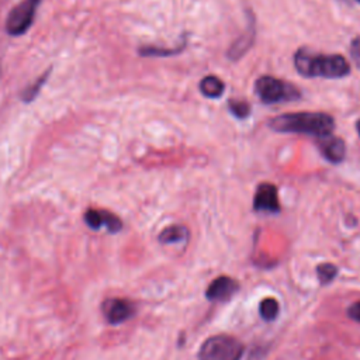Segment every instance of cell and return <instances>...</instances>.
Returning <instances> with one entry per match:
<instances>
[{"label":"cell","instance_id":"6da1fadb","mask_svg":"<svg viewBox=\"0 0 360 360\" xmlns=\"http://www.w3.org/2000/svg\"><path fill=\"white\" fill-rule=\"evenodd\" d=\"M269 129L282 134H304L318 138L334 134L335 120L321 111H297L280 114L269 120Z\"/></svg>","mask_w":360,"mask_h":360},{"label":"cell","instance_id":"7a4b0ae2","mask_svg":"<svg viewBox=\"0 0 360 360\" xmlns=\"http://www.w3.org/2000/svg\"><path fill=\"white\" fill-rule=\"evenodd\" d=\"M294 68L307 79H342L352 70L346 58L339 54H318L307 48L294 54Z\"/></svg>","mask_w":360,"mask_h":360},{"label":"cell","instance_id":"3957f363","mask_svg":"<svg viewBox=\"0 0 360 360\" xmlns=\"http://www.w3.org/2000/svg\"><path fill=\"white\" fill-rule=\"evenodd\" d=\"M255 92L263 104H277L301 99V92L290 82L274 76H260L255 82Z\"/></svg>","mask_w":360,"mask_h":360},{"label":"cell","instance_id":"277c9868","mask_svg":"<svg viewBox=\"0 0 360 360\" xmlns=\"http://www.w3.org/2000/svg\"><path fill=\"white\" fill-rule=\"evenodd\" d=\"M244 345L229 335L209 338L198 352V360H241Z\"/></svg>","mask_w":360,"mask_h":360},{"label":"cell","instance_id":"5b68a950","mask_svg":"<svg viewBox=\"0 0 360 360\" xmlns=\"http://www.w3.org/2000/svg\"><path fill=\"white\" fill-rule=\"evenodd\" d=\"M39 0H23L10 10L6 19V31L13 37H20L28 31L34 23Z\"/></svg>","mask_w":360,"mask_h":360},{"label":"cell","instance_id":"8992f818","mask_svg":"<svg viewBox=\"0 0 360 360\" xmlns=\"http://www.w3.org/2000/svg\"><path fill=\"white\" fill-rule=\"evenodd\" d=\"M103 314L108 324L120 325L134 316L135 305L124 299H110L103 303Z\"/></svg>","mask_w":360,"mask_h":360},{"label":"cell","instance_id":"52a82bcc","mask_svg":"<svg viewBox=\"0 0 360 360\" xmlns=\"http://www.w3.org/2000/svg\"><path fill=\"white\" fill-rule=\"evenodd\" d=\"M254 210L258 213L277 214L280 211L278 193L273 183H260L254 197Z\"/></svg>","mask_w":360,"mask_h":360},{"label":"cell","instance_id":"ba28073f","mask_svg":"<svg viewBox=\"0 0 360 360\" xmlns=\"http://www.w3.org/2000/svg\"><path fill=\"white\" fill-rule=\"evenodd\" d=\"M239 290V283L228 276H220L206 290V297L214 303H222L232 299Z\"/></svg>","mask_w":360,"mask_h":360},{"label":"cell","instance_id":"9c48e42d","mask_svg":"<svg viewBox=\"0 0 360 360\" xmlns=\"http://www.w3.org/2000/svg\"><path fill=\"white\" fill-rule=\"evenodd\" d=\"M85 222L92 229L107 228L108 232H111V234H115L118 231H122V228H123L122 220H120L115 214H113L110 211H106V210L89 209L85 213Z\"/></svg>","mask_w":360,"mask_h":360},{"label":"cell","instance_id":"30bf717a","mask_svg":"<svg viewBox=\"0 0 360 360\" xmlns=\"http://www.w3.org/2000/svg\"><path fill=\"white\" fill-rule=\"evenodd\" d=\"M316 145H318L319 152L323 153V156L330 164L338 165L345 159V155H346L345 141L339 137H335L334 134L318 138Z\"/></svg>","mask_w":360,"mask_h":360},{"label":"cell","instance_id":"8fae6325","mask_svg":"<svg viewBox=\"0 0 360 360\" xmlns=\"http://www.w3.org/2000/svg\"><path fill=\"white\" fill-rule=\"evenodd\" d=\"M255 34H256L255 19H254V16H249V27L247 28L244 35L239 37L236 41L229 47V50L227 53V58L234 62L241 59L252 48V46L255 43Z\"/></svg>","mask_w":360,"mask_h":360},{"label":"cell","instance_id":"7c38bea8","mask_svg":"<svg viewBox=\"0 0 360 360\" xmlns=\"http://www.w3.org/2000/svg\"><path fill=\"white\" fill-rule=\"evenodd\" d=\"M198 88H200V92H202V95L209 99H218L225 92L224 82L220 77H217L214 75H209V76L203 77Z\"/></svg>","mask_w":360,"mask_h":360},{"label":"cell","instance_id":"4fadbf2b","mask_svg":"<svg viewBox=\"0 0 360 360\" xmlns=\"http://www.w3.org/2000/svg\"><path fill=\"white\" fill-rule=\"evenodd\" d=\"M187 47V38L183 37L180 46L175 47V48H162V47H153V46H148V47H141L138 50V54L141 57H153V58H167V57H173V55H179L182 54Z\"/></svg>","mask_w":360,"mask_h":360},{"label":"cell","instance_id":"5bb4252c","mask_svg":"<svg viewBox=\"0 0 360 360\" xmlns=\"http://www.w3.org/2000/svg\"><path fill=\"white\" fill-rule=\"evenodd\" d=\"M189 238V229L184 225H171L165 228L161 235H159V241L162 244H178L183 243Z\"/></svg>","mask_w":360,"mask_h":360},{"label":"cell","instance_id":"9a60e30c","mask_svg":"<svg viewBox=\"0 0 360 360\" xmlns=\"http://www.w3.org/2000/svg\"><path fill=\"white\" fill-rule=\"evenodd\" d=\"M48 77H50V70H47V72H44L41 76H39L35 82H32L30 86H27L24 91H23V93H21V100L24 102V103H31L37 96H38V93L41 92V89L44 88V85H46V82L48 81Z\"/></svg>","mask_w":360,"mask_h":360},{"label":"cell","instance_id":"2e32d148","mask_svg":"<svg viewBox=\"0 0 360 360\" xmlns=\"http://www.w3.org/2000/svg\"><path fill=\"white\" fill-rule=\"evenodd\" d=\"M259 314L265 321H274L278 315V303L277 300L267 297L259 304Z\"/></svg>","mask_w":360,"mask_h":360},{"label":"cell","instance_id":"e0dca14e","mask_svg":"<svg viewBox=\"0 0 360 360\" xmlns=\"http://www.w3.org/2000/svg\"><path fill=\"white\" fill-rule=\"evenodd\" d=\"M228 110L229 113L236 117L238 120H245L251 115V104L245 100H236V99H232L228 102Z\"/></svg>","mask_w":360,"mask_h":360},{"label":"cell","instance_id":"ac0fdd59","mask_svg":"<svg viewBox=\"0 0 360 360\" xmlns=\"http://www.w3.org/2000/svg\"><path fill=\"white\" fill-rule=\"evenodd\" d=\"M318 280L321 285H330L338 274V267L332 263H323L316 267Z\"/></svg>","mask_w":360,"mask_h":360},{"label":"cell","instance_id":"d6986e66","mask_svg":"<svg viewBox=\"0 0 360 360\" xmlns=\"http://www.w3.org/2000/svg\"><path fill=\"white\" fill-rule=\"evenodd\" d=\"M350 57L354 61L356 66L360 69V37H356L350 43Z\"/></svg>","mask_w":360,"mask_h":360},{"label":"cell","instance_id":"ffe728a7","mask_svg":"<svg viewBox=\"0 0 360 360\" xmlns=\"http://www.w3.org/2000/svg\"><path fill=\"white\" fill-rule=\"evenodd\" d=\"M348 315L350 319L356 323H360V301L353 303L349 308H348Z\"/></svg>","mask_w":360,"mask_h":360},{"label":"cell","instance_id":"44dd1931","mask_svg":"<svg viewBox=\"0 0 360 360\" xmlns=\"http://www.w3.org/2000/svg\"><path fill=\"white\" fill-rule=\"evenodd\" d=\"M356 130H357V134L360 135V120H357V123H356Z\"/></svg>","mask_w":360,"mask_h":360},{"label":"cell","instance_id":"7402d4cb","mask_svg":"<svg viewBox=\"0 0 360 360\" xmlns=\"http://www.w3.org/2000/svg\"><path fill=\"white\" fill-rule=\"evenodd\" d=\"M356 2H357V3H360V0H356Z\"/></svg>","mask_w":360,"mask_h":360}]
</instances>
